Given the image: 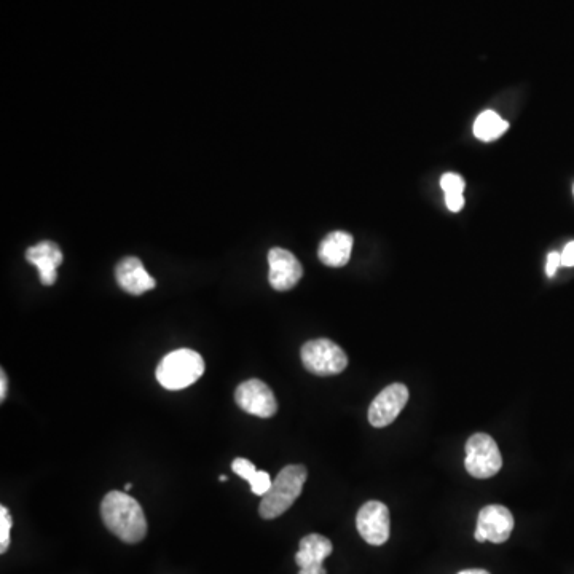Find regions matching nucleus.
Wrapping results in <instances>:
<instances>
[{
    "label": "nucleus",
    "instance_id": "nucleus-23",
    "mask_svg": "<svg viewBox=\"0 0 574 574\" xmlns=\"http://www.w3.org/2000/svg\"><path fill=\"white\" fill-rule=\"evenodd\" d=\"M458 574H490L488 571L485 570H464L460 571Z\"/></svg>",
    "mask_w": 574,
    "mask_h": 574
},
{
    "label": "nucleus",
    "instance_id": "nucleus-10",
    "mask_svg": "<svg viewBox=\"0 0 574 574\" xmlns=\"http://www.w3.org/2000/svg\"><path fill=\"white\" fill-rule=\"evenodd\" d=\"M270 264V284L275 291H291L297 286L303 276L302 264L291 251L283 248H273L268 252Z\"/></svg>",
    "mask_w": 574,
    "mask_h": 574
},
{
    "label": "nucleus",
    "instance_id": "nucleus-12",
    "mask_svg": "<svg viewBox=\"0 0 574 574\" xmlns=\"http://www.w3.org/2000/svg\"><path fill=\"white\" fill-rule=\"evenodd\" d=\"M29 264L39 270L40 283L53 286L58 278V267L63 264V252L53 241H40L26 251Z\"/></svg>",
    "mask_w": 574,
    "mask_h": 574
},
{
    "label": "nucleus",
    "instance_id": "nucleus-24",
    "mask_svg": "<svg viewBox=\"0 0 574 574\" xmlns=\"http://www.w3.org/2000/svg\"><path fill=\"white\" fill-rule=\"evenodd\" d=\"M131 490V484H126L125 485V492H130Z\"/></svg>",
    "mask_w": 574,
    "mask_h": 574
},
{
    "label": "nucleus",
    "instance_id": "nucleus-16",
    "mask_svg": "<svg viewBox=\"0 0 574 574\" xmlns=\"http://www.w3.org/2000/svg\"><path fill=\"white\" fill-rule=\"evenodd\" d=\"M509 123L493 111H485L474 123V134L480 141L490 142L508 131Z\"/></svg>",
    "mask_w": 574,
    "mask_h": 574
},
{
    "label": "nucleus",
    "instance_id": "nucleus-18",
    "mask_svg": "<svg viewBox=\"0 0 574 574\" xmlns=\"http://www.w3.org/2000/svg\"><path fill=\"white\" fill-rule=\"evenodd\" d=\"M441 187L444 193H463L466 184L460 174L447 173L442 176Z\"/></svg>",
    "mask_w": 574,
    "mask_h": 574
},
{
    "label": "nucleus",
    "instance_id": "nucleus-1",
    "mask_svg": "<svg viewBox=\"0 0 574 574\" xmlns=\"http://www.w3.org/2000/svg\"><path fill=\"white\" fill-rule=\"evenodd\" d=\"M101 517L107 530L123 543H141L147 535V520L141 504L126 492H111L101 503Z\"/></svg>",
    "mask_w": 574,
    "mask_h": 574
},
{
    "label": "nucleus",
    "instance_id": "nucleus-21",
    "mask_svg": "<svg viewBox=\"0 0 574 574\" xmlns=\"http://www.w3.org/2000/svg\"><path fill=\"white\" fill-rule=\"evenodd\" d=\"M563 267H574V241L568 243L562 252Z\"/></svg>",
    "mask_w": 574,
    "mask_h": 574
},
{
    "label": "nucleus",
    "instance_id": "nucleus-15",
    "mask_svg": "<svg viewBox=\"0 0 574 574\" xmlns=\"http://www.w3.org/2000/svg\"><path fill=\"white\" fill-rule=\"evenodd\" d=\"M232 469L235 474L243 477L251 485V492L257 496L267 495L272 488L273 480L270 474L265 471H257L256 466L246 458H236L233 460Z\"/></svg>",
    "mask_w": 574,
    "mask_h": 574
},
{
    "label": "nucleus",
    "instance_id": "nucleus-9",
    "mask_svg": "<svg viewBox=\"0 0 574 574\" xmlns=\"http://www.w3.org/2000/svg\"><path fill=\"white\" fill-rule=\"evenodd\" d=\"M409 401V390L402 383H393L386 386L382 393L378 394L374 402L370 404L369 421L375 428H385L391 425L399 413L404 410Z\"/></svg>",
    "mask_w": 574,
    "mask_h": 574
},
{
    "label": "nucleus",
    "instance_id": "nucleus-17",
    "mask_svg": "<svg viewBox=\"0 0 574 574\" xmlns=\"http://www.w3.org/2000/svg\"><path fill=\"white\" fill-rule=\"evenodd\" d=\"M13 520L10 512L5 506L0 508V552L5 554L10 547V530H12Z\"/></svg>",
    "mask_w": 574,
    "mask_h": 574
},
{
    "label": "nucleus",
    "instance_id": "nucleus-4",
    "mask_svg": "<svg viewBox=\"0 0 574 574\" xmlns=\"http://www.w3.org/2000/svg\"><path fill=\"white\" fill-rule=\"evenodd\" d=\"M303 366L319 377L342 374L348 366V356L337 343L327 339L310 340L300 351Z\"/></svg>",
    "mask_w": 574,
    "mask_h": 574
},
{
    "label": "nucleus",
    "instance_id": "nucleus-22",
    "mask_svg": "<svg viewBox=\"0 0 574 574\" xmlns=\"http://www.w3.org/2000/svg\"><path fill=\"white\" fill-rule=\"evenodd\" d=\"M7 383V375H5L4 370H2V372H0V401L2 402L5 401V396H7Z\"/></svg>",
    "mask_w": 574,
    "mask_h": 574
},
{
    "label": "nucleus",
    "instance_id": "nucleus-20",
    "mask_svg": "<svg viewBox=\"0 0 574 574\" xmlns=\"http://www.w3.org/2000/svg\"><path fill=\"white\" fill-rule=\"evenodd\" d=\"M560 265H562V254H559V252H551V254L547 256V264H546L547 276H549V278H552V276H554L555 273H557V270H559Z\"/></svg>",
    "mask_w": 574,
    "mask_h": 574
},
{
    "label": "nucleus",
    "instance_id": "nucleus-13",
    "mask_svg": "<svg viewBox=\"0 0 574 574\" xmlns=\"http://www.w3.org/2000/svg\"><path fill=\"white\" fill-rule=\"evenodd\" d=\"M118 286L131 295H142L152 291L157 286V281L147 273L138 257H126L115 270Z\"/></svg>",
    "mask_w": 574,
    "mask_h": 574
},
{
    "label": "nucleus",
    "instance_id": "nucleus-3",
    "mask_svg": "<svg viewBox=\"0 0 574 574\" xmlns=\"http://www.w3.org/2000/svg\"><path fill=\"white\" fill-rule=\"evenodd\" d=\"M203 374H205V361L197 351L187 348L166 354L157 367L158 383L171 391L189 388L198 382Z\"/></svg>",
    "mask_w": 574,
    "mask_h": 574
},
{
    "label": "nucleus",
    "instance_id": "nucleus-5",
    "mask_svg": "<svg viewBox=\"0 0 574 574\" xmlns=\"http://www.w3.org/2000/svg\"><path fill=\"white\" fill-rule=\"evenodd\" d=\"M464 466H466V471L476 479H490L496 476L503 466V457L493 437L485 433H477L469 437L466 442Z\"/></svg>",
    "mask_w": 574,
    "mask_h": 574
},
{
    "label": "nucleus",
    "instance_id": "nucleus-14",
    "mask_svg": "<svg viewBox=\"0 0 574 574\" xmlns=\"http://www.w3.org/2000/svg\"><path fill=\"white\" fill-rule=\"evenodd\" d=\"M353 236L346 232H332L319 244L318 257L324 265L332 268L345 267L353 251Z\"/></svg>",
    "mask_w": 574,
    "mask_h": 574
},
{
    "label": "nucleus",
    "instance_id": "nucleus-6",
    "mask_svg": "<svg viewBox=\"0 0 574 574\" xmlns=\"http://www.w3.org/2000/svg\"><path fill=\"white\" fill-rule=\"evenodd\" d=\"M359 535L370 546H383L390 538V509L380 501H369L356 517Z\"/></svg>",
    "mask_w": 574,
    "mask_h": 574
},
{
    "label": "nucleus",
    "instance_id": "nucleus-8",
    "mask_svg": "<svg viewBox=\"0 0 574 574\" xmlns=\"http://www.w3.org/2000/svg\"><path fill=\"white\" fill-rule=\"evenodd\" d=\"M235 401L244 412L259 418H272L278 412L275 394L262 380H248L241 383L236 388Z\"/></svg>",
    "mask_w": 574,
    "mask_h": 574
},
{
    "label": "nucleus",
    "instance_id": "nucleus-7",
    "mask_svg": "<svg viewBox=\"0 0 574 574\" xmlns=\"http://www.w3.org/2000/svg\"><path fill=\"white\" fill-rule=\"evenodd\" d=\"M514 530V516L500 504H490L477 517L476 539L479 543L503 544L511 538Z\"/></svg>",
    "mask_w": 574,
    "mask_h": 574
},
{
    "label": "nucleus",
    "instance_id": "nucleus-19",
    "mask_svg": "<svg viewBox=\"0 0 574 574\" xmlns=\"http://www.w3.org/2000/svg\"><path fill=\"white\" fill-rule=\"evenodd\" d=\"M445 205L453 213H458L464 206L463 193H445Z\"/></svg>",
    "mask_w": 574,
    "mask_h": 574
},
{
    "label": "nucleus",
    "instance_id": "nucleus-2",
    "mask_svg": "<svg viewBox=\"0 0 574 574\" xmlns=\"http://www.w3.org/2000/svg\"><path fill=\"white\" fill-rule=\"evenodd\" d=\"M308 472L302 464H289L281 469L273 480L272 488L262 496L259 514L262 519L272 520L283 516L287 509L302 495L303 485L307 482Z\"/></svg>",
    "mask_w": 574,
    "mask_h": 574
},
{
    "label": "nucleus",
    "instance_id": "nucleus-25",
    "mask_svg": "<svg viewBox=\"0 0 574 574\" xmlns=\"http://www.w3.org/2000/svg\"><path fill=\"white\" fill-rule=\"evenodd\" d=\"M219 480H221V482H225V480H227V476H221L219 477Z\"/></svg>",
    "mask_w": 574,
    "mask_h": 574
},
{
    "label": "nucleus",
    "instance_id": "nucleus-11",
    "mask_svg": "<svg viewBox=\"0 0 574 574\" xmlns=\"http://www.w3.org/2000/svg\"><path fill=\"white\" fill-rule=\"evenodd\" d=\"M332 549L334 547L326 536L313 533L300 539L299 552L295 554L299 574H327L323 562L332 554Z\"/></svg>",
    "mask_w": 574,
    "mask_h": 574
}]
</instances>
